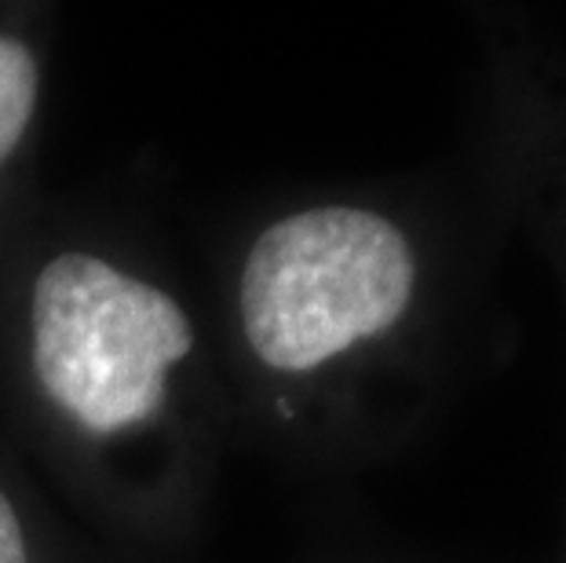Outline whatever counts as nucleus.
<instances>
[{"instance_id":"obj_1","label":"nucleus","mask_w":566,"mask_h":563,"mask_svg":"<svg viewBox=\"0 0 566 563\" xmlns=\"http://www.w3.org/2000/svg\"><path fill=\"white\" fill-rule=\"evenodd\" d=\"M413 253L363 209H311L268 227L245 260V337L274 369H315L402 319Z\"/></svg>"},{"instance_id":"obj_2","label":"nucleus","mask_w":566,"mask_h":563,"mask_svg":"<svg viewBox=\"0 0 566 563\" xmlns=\"http://www.w3.org/2000/svg\"><path fill=\"white\" fill-rule=\"evenodd\" d=\"M195 333L172 296L99 257L63 253L33 290V366L88 432L114 436L158 414L165 374Z\"/></svg>"},{"instance_id":"obj_3","label":"nucleus","mask_w":566,"mask_h":563,"mask_svg":"<svg viewBox=\"0 0 566 563\" xmlns=\"http://www.w3.org/2000/svg\"><path fill=\"white\" fill-rule=\"evenodd\" d=\"M38 103V63L30 48L0 38V161L19 147Z\"/></svg>"},{"instance_id":"obj_4","label":"nucleus","mask_w":566,"mask_h":563,"mask_svg":"<svg viewBox=\"0 0 566 563\" xmlns=\"http://www.w3.org/2000/svg\"><path fill=\"white\" fill-rule=\"evenodd\" d=\"M0 563H27V542L11 501L0 494Z\"/></svg>"}]
</instances>
